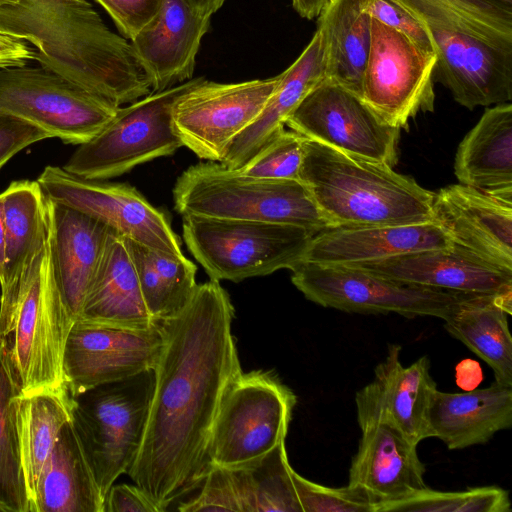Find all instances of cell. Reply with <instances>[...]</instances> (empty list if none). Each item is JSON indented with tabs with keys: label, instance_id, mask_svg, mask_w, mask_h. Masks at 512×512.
<instances>
[{
	"label": "cell",
	"instance_id": "cell-1",
	"mask_svg": "<svg viewBox=\"0 0 512 512\" xmlns=\"http://www.w3.org/2000/svg\"><path fill=\"white\" fill-rule=\"evenodd\" d=\"M233 319L229 294L210 279L197 284L179 313L157 322L163 347L143 441L128 475L161 512L189 495L210 464L221 398L242 372Z\"/></svg>",
	"mask_w": 512,
	"mask_h": 512
},
{
	"label": "cell",
	"instance_id": "cell-2",
	"mask_svg": "<svg viewBox=\"0 0 512 512\" xmlns=\"http://www.w3.org/2000/svg\"><path fill=\"white\" fill-rule=\"evenodd\" d=\"M0 32L31 43L34 60L116 106L152 92L126 38L86 0H17L0 5Z\"/></svg>",
	"mask_w": 512,
	"mask_h": 512
},
{
	"label": "cell",
	"instance_id": "cell-3",
	"mask_svg": "<svg viewBox=\"0 0 512 512\" xmlns=\"http://www.w3.org/2000/svg\"><path fill=\"white\" fill-rule=\"evenodd\" d=\"M0 286V357L20 395L66 390L63 357L75 319L53 275L48 211L35 246Z\"/></svg>",
	"mask_w": 512,
	"mask_h": 512
},
{
	"label": "cell",
	"instance_id": "cell-4",
	"mask_svg": "<svg viewBox=\"0 0 512 512\" xmlns=\"http://www.w3.org/2000/svg\"><path fill=\"white\" fill-rule=\"evenodd\" d=\"M299 180L332 228L433 221L434 192L413 178L307 138Z\"/></svg>",
	"mask_w": 512,
	"mask_h": 512
},
{
	"label": "cell",
	"instance_id": "cell-5",
	"mask_svg": "<svg viewBox=\"0 0 512 512\" xmlns=\"http://www.w3.org/2000/svg\"><path fill=\"white\" fill-rule=\"evenodd\" d=\"M172 194L182 216L276 222L314 234L332 228L300 180L252 177L212 161L188 167Z\"/></svg>",
	"mask_w": 512,
	"mask_h": 512
},
{
	"label": "cell",
	"instance_id": "cell-6",
	"mask_svg": "<svg viewBox=\"0 0 512 512\" xmlns=\"http://www.w3.org/2000/svg\"><path fill=\"white\" fill-rule=\"evenodd\" d=\"M154 378V369H149L73 397L71 422L104 500L139 453Z\"/></svg>",
	"mask_w": 512,
	"mask_h": 512
},
{
	"label": "cell",
	"instance_id": "cell-7",
	"mask_svg": "<svg viewBox=\"0 0 512 512\" xmlns=\"http://www.w3.org/2000/svg\"><path fill=\"white\" fill-rule=\"evenodd\" d=\"M183 239L210 279L240 282L292 269L315 235L299 226L185 215Z\"/></svg>",
	"mask_w": 512,
	"mask_h": 512
},
{
	"label": "cell",
	"instance_id": "cell-8",
	"mask_svg": "<svg viewBox=\"0 0 512 512\" xmlns=\"http://www.w3.org/2000/svg\"><path fill=\"white\" fill-rule=\"evenodd\" d=\"M204 79L192 78L118 107L93 138L79 145L63 168L85 179L106 180L174 154L183 144L173 129V106Z\"/></svg>",
	"mask_w": 512,
	"mask_h": 512
},
{
	"label": "cell",
	"instance_id": "cell-9",
	"mask_svg": "<svg viewBox=\"0 0 512 512\" xmlns=\"http://www.w3.org/2000/svg\"><path fill=\"white\" fill-rule=\"evenodd\" d=\"M297 402L293 391L271 372H241L227 386L208 444L209 461L234 468L286 439Z\"/></svg>",
	"mask_w": 512,
	"mask_h": 512
},
{
	"label": "cell",
	"instance_id": "cell-10",
	"mask_svg": "<svg viewBox=\"0 0 512 512\" xmlns=\"http://www.w3.org/2000/svg\"><path fill=\"white\" fill-rule=\"evenodd\" d=\"M291 281L310 301L349 313L444 319L462 292L406 284L343 265L301 261Z\"/></svg>",
	"mask_w": 512,
	"mask_h": 512
},
{
	"label": "cell",
	"instance_id": "cell-11",
	"mask_svg": "<svg viewBox=\"0 0 512 512\" xmlns=\"http://www.w3.org/2000/svg\"><path fill=\"white\" fill-rule=\"evenodd\" d=\"M118 107L41 66L0 68V111L26 119L67 144L89 141Z\"/></svg>",
	"mask_w": 512,
	"mask_h": 512
},
{
	"label": "cell",
	"instance_id": "cell-12",
	"mask_svg": "<svg viewBox=\"0 0 512 512\" xmlns=\"http://www.w3.org/2000/svg\"><path fill=\"white\" fill-rule=\"evenodd\" d=\"M436 62V53L371 17L361 99L387 124L407 128L419 112L434 109Z\"/></svg>",
	"mask_w": 512,
	"mask_h": 512
},
{
	"label": "cell",
	"instance_id": "cell-13",
	"mask_svg": "<svg viewBox=\"0 0 512 512\" xmlns=\"http://www.w3.org/2000/svg\"><path fill=\"white\" fill-rule=\"evenodd\" d=\"M281 78L280 73L237 83L204 79L175 102L173 129L200 159L221 162L232 141L264 110Z\"/></svg>",
	"mask_w": 512,
	"mask_h": 512
},
{
	"label": "cell",
	"instance_id": "cell-14",
	"mask_svg": "<svg viewBox=\"0 0 512 512\" xmlns=\"http://www.w3.org/2000/svg\"><path fill=\"white\" fill-rule=\"evenodd\" d=\"M36 181L49 200L90 215L129 240L173 256L184 255L165 213L133 186L85 179L58 166H46Z\"/></svg>",
	"mask_w": 512,
	"mask_h": 512
},
{
	"label": "cell",
	"instance_id": "cell-15",
	"mask_svg": "<svg viewBox=\"0 0 512 512\" xmlns=\"http://www.w3.org/2000/svg\"><path fill=\"white\" fill-rule=\"evenodd\" d=\"M307 139L356 157L393 166L400 129L387 124L357 95L323 80L285 121Z\"/></svg>",
	"mask_w": 512,
	"mask_h": 512
},
{
	"label": "cell",
	"instance_id": "cell-16",
	"mask_svg": "<svg viewBox=\"0 0 512 512\" xmlns=\"http://www.w3.org/2000/svg\"><path fill=\"white\" fill-rule=\"evenodd\" d=\"M163 347L159 324L128 329L75 320L66 341L63 372L72 397L101 384L154 369Z\"/></svg>",
	"mask_w": 512,
	"mask_h": 512
},
{
	"label": "cell",
	"instance_id": "cell-17",
	"mask_svg": "<svg viewBox=\"0 0 512 512\" xmlns=\"http://www.w3.org/2000/svg\"><path fill=\"white\" fill-rule=\"evenodd\" d=\"M400 353V345L389 344L372 381L356 393L357 420L360 428L373 422L389 424L418 445L431 437L428 407L437 385L427 356L405 367Z\"/></svg>",
	"mask_w": 512,
	"mask_h": 512
},
{
	"label": "cell",
	"instance_id": "cell-18",
	"mask_svg": "<svg viewBox=\"0 0 512 512\" xmlns=\"http://www.w3.org/2000/svg\"><path fill=\"white\" fill-rule=\"evenodd\" d=\"M432 208L433 221L454 244L512 271V193L453 184L434 193Z\"/></svg>",
	"mask_w": 512,
	"mask_h": 512
},
{
	"label": "cell",
	"instance_id": "cell-19",
	"mask_svg": "<svg viewBox=\"0 0 512 512\" xmlns=\"http://www.w3.org/2000/svg\"><path fill=\"white\" fill-rule=\"evenodd\" d=\"M437 62L434 79L460 105L473 110L512 99V53L470 35L430 31Z\"/></svg>",
	"mask_w": 512,
	"mask_h": 512
},
{
	"label": "cell",
	"instance_id": "cell-20",
	"mask_svg": "<svg viewBox=\"0 0 512 512\" xmlns=\"http://www.w3.org/2000/svg\"><path fill=\"white\" fill-rule=\"evenodd\" d=\"M398 282L462 293L510 294L512 271L453 243L449 248L397 255L385 260L343 265Z\"/></svg>",
	"mask_w": 512,
	"mask_h": 512
},
{
	"label": "cell",
	"instance_id": "cell-21",
	"mask_svg": "<svg viewBox=\"0 0 512 512\" xmlns=\"http://www.w3.org/2000/svg\"><path fill=\"white\" fill-rule=\"evenodd\" d=\"M210 20L185 0H163L153 22L131 40L152 92L193 78L196 56Z\"/></svg>",
	"mask_w": 512,
	"mask_h": 512
},
{
	"label": "cell",
	"instance_id": "cell-22",
	"mask_svg": "<svg viewBox=\"0 0 512 512\" xmlns=\"http://www.w3.org/2000/svg\"><path fill=\"white\" fill-rule=\"evenodd\" d=\"M359 446L349 469V486L363 492L375 507L399 500L428 486L417 445L384 422L361 427Z\"/></svg>",
	"mask_w": 512,
	"mask_h": 512
},
{
	"label": "cell",
	"instance_id": "cell-23",
	"mask_svg": "<svg viewBox=\"0 0 512 512\" xmlns=\"http://www.w3.org/2000/svg\"><path fill=\"white\" fill-rule=\"evenodd\" d=\"M453 242L435 222L407 225L337 227L315 234L302 261L350 265L397 255L449 248Z\"/></svg>",
	"mask_w": 512,
	"mask_h": 512
},
{
	"label": "cell",
	"instance_id": "cell-24",
	"mask_svg": "<svg viewBox=\"0 0 512 512\" xmlns=\"http://www.w3.org/2000/svg\"><path fill=\"white\" fill-rule=\"evenodd\" d=\"M46 206L53 275L76 320L97 270L110 228L88 214L53 202L47 197Z\"/></svg>",
	"mask_w": 512,
	"mask_h": 512
},
{
	"label": "cell",
	"instance_id": "cell-25",
	"mask_svg": "<svg viewBox=\"0 0 512 512\" xmlns=\"http://www.w3.org/2000/svg\"><path fill=\"white\" fill-rule=\"evenodd\" d=\"M76 320L128 329L156 324L146 307L126 239L112 229Z\"/></svg>",
	"mask_w": 512,
	"mask_h": 512
},
{
	"label": "cell",
	"instance_id": "cell-26",
	"mask_svg": "<svg viewBox=\"0 0 512 512\" xmlns=\"http://www.w3.org/2000/svg\"><path fill=\"white\" fill-rule=\"evenodd\" d=\"M431 437L450 450L488 442L512 426V386L494 382L487 388L463 393H433L428 407Z\"/></svg>",
	"mask_w": 512,
	"mask_h": 512
},
{
	"label": "cell",
	"instance_id": "cell-27",
	"mask_svg": "<svg viewBox=\"0 0 512 512\" xmlns=\"http://www.w3.org/2000/svg\"><path fill=\"white\" fill-rule=\"evenodd\" d=\"M275 92L258 118L229 145L220 162L238 169L251 160L285 125V121L301 100L325 80L324 51L318 30L297 57L283 72Z\"/></svg>",
	"mask_w": 512,
	"mask_h": 512
},
{
	"label": "cell",
	"instance_id": "cell-28",
	"mask_svg": "<svg viewBox=\"0 0 512 512\" xmlns=\"http://www.w3.org/2000/svg\"><path fill=\"white\" fill-rule=\"evenodd\" d=\"M511 312L512 293H462L443 319L446 331L490 366L496 383L506 386H512Z\"/></svg>",
	"mask_w": 512,
	"mask_h": 512
},
{
	"label": "cell",
	"instance_id": "cell-29",
	"mask_svg": "<svg viewBox=\"0 0 512 512\" xmlns=\"http://www.w3.org/2000/svg\"><path fill=\"white\" fill-rule=\"evenodd\" d=\"M104 497L69 421L46 460L31 512H103Z\"/></svg>",
	"mask_w": 512,
	"mask_h": 512
},
{
	"label": "cell",
	"instance_id": "cell-30",
	"mask_svg": "<svg viewBox=\"0 0 512 512\" xmlns=\"http://www.w3.org/2000/svg\"><path fill=\"white\" fill-rule=\"evenodd\" d=\"M459 183L493 193H512V104L487 108L458 146Z\"/></svg>",
	"mask_w": 512,
	"mask_h": 512
},
{
	"label": "cell",
	"instance_id": "cell-31",
	"mask_svg": "<svg viewBox=\"0 0 512 512\" xmlns=\"http://www.w3.org/2000/svg\"><path fill=\"white\" fill-rule=\"evenodd\" d=\"M316 19L323 42L325 80L361 98L371 41V16L365 0H329Z\"/></svg>",
	"mask_w": 512,
	"mask_h": 512
},
{
	"label": "cell",
	"instance_id": "cell-32",
	"mask_svg": "<svg viewBox=\"0 0 512 512\" xmlns=\"http://www.w3.org/2000/svg\"><path fill=\"white\" fill-rule=\"evenodd\" d=\"M429 31L458 32L512 53V6L498 0H394Z\"/></svg>",
	"mask_w": 512,
	"mask_h": 512
},
{
	"label": "cell",
	"instance_id": "cell-33",
	"mask_svg": "<svg viewBox=\"0 0 512 512\" xmlns=\"http://www.w3.org/2000/svg\"><path fill=\"white\" fill-rule=\"evenodd\" d=\"M72 401L68 389L15 398L20 456L30 512L42 468L60 431L72 420Z\"/></svg>",
	"mask_w": 512,
	"mask_h": 512
},
{
	"label": "cell",
	"instance_id": "cell-34",
	"mask_svg": "<svg viewBox=\"0 0 512 512\" xmlns=\"http://www.w3.org/2000/svg\"><path fill=\"white\" fill-rule=\"evenodd\" d=\"M125 239L152 318L158 322L179 313L197 287L196 265L184 255L173 256Z\"/></svg>",
	"mask_w": 512,
	"mask_h": 512
},
{
	"label": "cell",
	"instance_id": "cell-35",
	"mask_svg": "<svg viewBox=\"0 0 512 512\" xmlns=\"http://www.w3.org/2000/svg\"><path fill=\"white\" fill-rule=\"evenodd\" d=\"M228 469L242 512H302L285 440L264 455Z\"/></svg>",
	"mask_w": 512,
	"mask_h": 512
},
{
	"label": "cell",
	"instance_id": "cell-36",
	"mask_svg": "<svg viewBox=\"0 0 512 512\" xmlns=\"http://www.w3.org/2000/svg\"><path fill=\"white\" fill-rule=\"evenodd\" d=\"M5 269L2 284L24 263L47 219L46 197L37 181H14L2 193Z\"/></svg>",
	"mask_w": 512,
	"mask_h": 512
},
{
	"label": "cell",
	"instance_id": "cell-37",
	"mask_svg": "<svg viewBox=\"0 0 512 512\" xmlns=\"http://www.w3.org/2000/svg\"><path fill=\"white\" fill-rule=\"evenodd\" d=\"M20 395L0 357V511L30 512L22 469L15 398Z\"/></svg>",
	"mask_w": 512,
	"mask_h": 512
},
{
	"label": "cell",
	"instance_id": "cell-38",
	"mask_svg": "<svg viewBox=\"0 0 512 512\" xmlns=\"http://www.w3.org/2000/svg\"><path fill=\"white\" fill-rule=\"evenodd\" d=\"M507 490L482 486L463 491L443 492L427 487L408 497L379 503L375 512H510Z\"/></svg>",
	"mask_w": 512,
	"mask_h": 512
},
{
	"label": "cell",
	"instance_id": "cell-39",
	"mask_svg": "<svg viewBox=\"0 0 512 512\" xmlns=\"http://www.w3.org/2000/svg\"><path fill=\"white\" fill-rule=\"evenodd\" d=\"M304 139L299 133L283 128L238 170L257 178L299 180Z\"/></svg>",
	"mask_w": 512,
	"mask_h": 512
},
{
	"label": "cell",
	"instance_id": "cell-40",
	"mask_svg": "<svg viewBox=\"0 0 512 512\" xmlns=\"http://www.w3.org/2000/svg\"><path fill=\"white\" fill-rule=\"evenodd\" d=\"M292 479L302 512H374V504L361 491L347 485L327 487L292 470Z\"/></svg>",
	"mask_w": 512,
	"mask_h": 512
},
{
	"label": "cell",
	"instance_id": "cell-41",
	"mask_svg": "<svg viewBox=\"0 0 512 512\" xmlns=\"http://www.w3.org/2000/svg\"><path fill=\"white\" fill-rule=\"evenodd\" d=\"M192 492L195 494L191 497L176 502L178 505L175 510L242 512L230 470L226 467L210 462L205 474Z\"/></svg>",
	"mask_w": 512,
	"mask_h": 512
},
{
	"label": "cell",
	"instance_id": "cell-42",
	"mask_svg": "<svg viewBox=\"0 0 512 512\" xmlns=\"http://www.w3.org/2000/svg\"><path fill=\"white\" fill-rule=\"evenodd\" d=\"M366 10L379 22L405 35L421 49L436 53L429 29L394 0H365Z\"/></svg>",
	"mask_w": 512,
	"mask_h": 512
},
{
	"label": "cell",
	"instance_id": "cell-43",
	"mask_svg": "<svg viewBox=\"0 0 512 512\" xmlns=\"http://www.w3.org/2000/svg\"><path fill=\"white\" fill-rule=\"evenodd\" d=\"M113 19L120 33L130 41L158 15L163 0H95Z\"/></svg>",
	"mask_w": 512,
	"mask_h": 512
},
{
	"label": "cell",
	"instance_id": "cell-44",
	"mask_svg": "<svg viewBox=\"0 0 512 512\" xmlns=\"http://www.w3.org/2000/svg\"><path fill=\"white\" fill-rule=\"evenodd\" d=\"M47 138L50 135L39 126L0 111V169L19 151Z\"/></svg>",
	"mask_w": 512,
	"mask_h": 512
},
{
	"label": "cell",
	"instance_id": "cell-45",
	"mask_svg": "<svg viewBox=\"0 0 512 512\" xmlns=\"http://www.w3.org/2000/svg\"><path fill=\"white\" fill-rule=\"evenodd\" d=\"M103 512H161L137 485H112L104 500Z\"/></svg>",
	"mask_w": 512,
	"mask_h": 512
},
{
	"label": "cell",
	"instance_id": "cell-46",
	"mask_svg": "<svg viewBox=\"0 0 512 512\" xmlns=\"http://www.w3.org/2000/svg\"><path fill=\"white\" fill-rule=\"evenodd\" d=\"M34 60V50L25 41L0 32V68L25 66Z\"/></svg>",
	"mask_w": 512,
	"mask_h": 512
},
{
	"label": "cell",
	"instance_id": "cell-47",
	"mask_svg": "<svg viewBox=\"0 0 512 512\" xmlns=\"http://www.w3.org/2000/svg\"><path fill=\"white\" fill-rule=\"evenodd\" d=\"M329 0H292L294 10L304 19H316Z\"/></svg>",
	"mask_w": 512,
	"mask_h": 512
},
{
	"label": "cell",
	"instance_id": "cell-48",
	"mask_svg": "<svg viewBox=\"0 0 512 512\" xmlns=\"http://www.w3.org/2000/svg\"><path fill=\"white\" fill-rule=\"evenodd\" d=\"M195 11L204 16L211 17L218 11L226 0H185Z\"/></svg>",
	"mask_w": 512,
	"mask_h": 512
},
{
	"label": "cell",
	"instance_id": "cell-49",
	"mask_svg": "<svg viewBox=\"0 0 512 512\" xmlns=\"http://www.w3.org/2000/svg\"><path fill=\"white\" fill-rule=\"evenodd\" d=\"M5 261V225L3 217L2 196L0 194V281L3 279Z\"/></svg>",
	"mask_w": 512,
	"mask_h": 512
},
{
	"label": "cell",
	"instance_id": "cell-50",
	"mask_svg": "<svg viewBox=\"0 0 512 512\" xmlns=\"http://www.w3.org/2000/svg\"><path fill=\"white\" fill-rule=\"evenodd\" d=\"M17 0H0V5H4V4H9V3H14L16 2Z\"/></svg>",
	"mask_w": 512,
	"mask_h": 512
},
{
	"label": "cell",
	"instance_id": "cell-51",
	"mask_svg": "<svg viewBox=\"0 0 512 512\" xmlns=\"http://www.w3.org/2000/svg\"><path fill=\"white\" fill-rule=\"evenodd\" d=\"M498 1H500V2H502L504 4L512 6V0H498Z\"/></svg>",
	"mask_w": 512,
	"mask_h": 512
}]
</instances>
